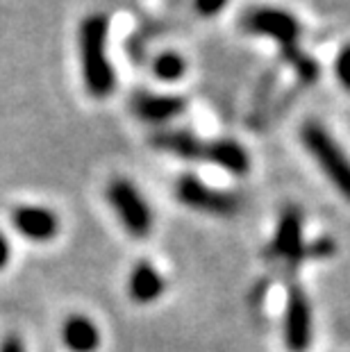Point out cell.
<instances>
[{"label":"cell","mask_w":350,"mask_h":352,"mask_svg":"<svg viewBox=\"0 0 350 352\" xmlns=\"http://www.w3.org/2000/svg\"><path fill=\"white\" fill-rule=\"evenodd\" d=\"M107 32L109 21L102 14H91L80 25V62L82 78L89 96L94 98H109L116 89V71L107 57Z\"/></svg>","instance_id":"obj_1"},{"label":"cell","mask_w":350,"mask_h":352,"mask_svg":"<svg viewBox=\"0 0 350 352\" xmlns=\"http://www.w3.org/2000/svg\"><path fill=\"white\" fill-rule=\"evenodd\" d=\"M300 139L305 151L318 164V168L330 179L334 189L350 202V157L344 153V148L316 121H307L303 125Z\"/></svg>","instance_id":"obj_2"},{"label":"cell","mask_w":350,"mask_h":352,"mask_svg":"<svg viewBox=\"0 0 350 352\" xmlns=\"http://www.w3.org/2000/svg\"><path fill=\"white\" fill-rule=\"evenodd\" d=\"M107 202L114 207L118 221L128 230L130 236L144 239L153 230V209L144 200L135 184L123 177L111 179L107 184Z\"/></svg>","instance_id":"obj_3"},{"label":"cell","mask_w":350,"mask_h":352,"mask_svg":"<svg viewBox=\"0 0 350 352\" xmlns=\"http://www.w3.org/2000/svg\"><path fill=\"white\" fill-rule=\"evenodd\" d=\"M175 196L182 205L196 209L200 214L219 216V219H232L241 209V200L230 191L214 189L196 175H180L175 182Z\"/></svg>","instance_id":"obj_4"},{"label":"cell","mask_w":350,"mask_h":352,"mask_svg":"<svg viewBox=\"0 0 350 352\" xmlns=\"http://www.w3.org/2000/svg\"><path fill=\"white\" fill-rule=\"evenodd\" d=\"M241 25L248 34L278 41L285 50L296 48L298 36H300L298 19L287 10H280V7H252V10L245 12Z\"/></svg>","instance_id":"obj_5"},{"label":"cell","mask_w":350,"mask_h":352,"mask_svg":"<svg viewBox=\"0 0 350 352\" xmlns=\"http://www.w3.org/2000/svg\"><path fill=\"white\" fill-rule=\"evenodd\" d=\"M314 325H311V305L305 291L294 284L289 289L287 311H285V341L292 352H305L309 348Z\"/></svg>","instance_id":"obj_6"},{"label":"cell","mask_w":350,"mask_h":352,"mask_svg":"<svg viewBox=\"0 0 350 352\" xmlns=\"http://www.w3.org/2000/svg\"><path fill=\"white\" fill-rule=\"evenodd\" d=\"M303 212L298 207H287L280 216L278 230L269 245V254L298 264L303 259Z\"/></svg>","instance_id":"obj_7"},{"label":"cell","mask_w":350,"mask_h":352,"mask_svg":"<svg viewBox=\"0 0 350 352\" xmlns=\"http://www.w3.org/2000/svg\"><path fill=\"white\" fill-rule=\"evenodd\" d=\"M132 111L146 123L162 125L173 121L187 109V100L173 94H151V91H139L132 96L130 100Z\"/></svg>","instance_id":"obj_8"},{"label":"cell","mask_w":350,"mask_h":352,"mask_svg":"<svg viewBox=\"0 0 350 352\" xmlns=\"http://www.w3.org/2000/svg\"><path fill=\"white\" fill-rule=\"evenodd\" d=\"M12 226L30 241H50L59 232V219L46 207L23 205L12 212Z\"/></svg>","instance_id":"obj_9"},{"label":"cell","mask_w":350,"mask_h":352,"mask_svg":"<svg viewBox=\"0 0 350 352\" xmlns=\"http://www.w3.org/2000/svg\"><path fill=\"white\" fill-rule=\"evenodd\" d=\"M151 144L157 148V151L182 157V160H187V162H205L207 141L198 139L196 134H191V132L164 130V132L155 134V137L151 139Z\"/></svg>","instance_id":"obj_10"},{"label":"cell","mask_w":350,"mask_h":352,"mask_svg":"<svg viewBox=\"0 0 350 352\" xmlns=\"http://www.w3.org/2000/svg\"><path fill=\"white\" fill-rule=\"evenodd\" d=\"M205 162L214 164L228 173L234 175H243L250 170V155L248 151L237 144L232 139H216V141H207L205 148Z\"/></svg>","instance_id":"obj_11"},{"label":"cell","mask_w":350,"mask_h":352,"mask_svg":"<svg viewBox=\"0 0 350 352\" xmlns=\"http://www.w3.org/2000/svg\"><path fill=\"white\" fill-rule=\"evenodd\" d=\"M62 341L71 352H96L100 348V329L91 318L73 314L62 325Z\"/></svg>","instance_id":"obj_12"},{"label":"cell","mask_w":350,"mask_h":352,"mask_svg":"<svg viewBox=\"0 0 350 352\" xmlns=\"http://www.w3.org/2000/svg\"><path fill=\"white\" fill-rule=\"evenodd\" d=\"M164 289H166V282L164 277L157 273V268L148 261H141L128 277V294L135 302L139 305H148V302H155L157 298H162Z\"/></svg>","instance_id":"obj_13"},{"label":"cell","mask_w":350,"mask_h":352,"mask_svg":"<svg viewBox=\"0 0 350 352\" xmlns=\"http://www.w3.org/2000/svg\"><path fill=\"white\" fill-rule=\"evenodd\" d=\"M153 73L162 82H175L187 73V62L177 52H162V55L155 57Z\"/></svg>","instance_id":"obj_14"},{"label":"cell","mask_w":350,"mask_h":352,"mask_svg":"<svg viewBox=\"0 0 350 352\" xmlns=\"http://www.w3.org/2000/svg\"><path fill=\"white\" fill-rule=\"evenodd\" d=\"M285 52V57L289 59V64L294 66L296 73H298V80L305 82V85H311V82H316L318 78V64L314 57L309 55H303L298 48H287L282 50Z\"/></svg>","instance_id":"obj_15"},{"label":"cell","mask_w":350,"mask_h":352,"mask_svg":"<svg viewBox=\"0 0 350 352\" xmlns=\"http://www.w3.org/2000/svg\"><path fill=\"white\" fill-rule=\"evenodd\" d=\"M334 76H337L339 85L350 94V43L341 46L337 59H334Z\"/></svg>","instance_id":"obj_16"},{"label":"cell","mask_w":350,"mask_h":352,"mask_svg":"<svg viewBox=\"0 0 350 352\" xmlns=\"http://www.w3.org/2000/svg\"><path fill=\"white\" fill-rule=\"evenodd\" d=\"M337 250V243H334V239L330 236H321L316 239V241H311L309 245H305L303 250V259L305 257H314V259H321V257H330Z\"/></svg>","instance_id":"obj_17"},{"label":"cell","mask_w":350,"mask_h":352,"mask_svg":"<svg viewBox=\"0 0 350 352\" xmlns=\"http://www.w3.org/2000/svg\"><path fill=\"white\" fill-rule=\"evenodd\" d=\"M230 0H193V7H196V12L200 16L205 19H212L216 14H221L223 10L228 7Z\"/></svg>","instance_id":"obj_18"},{"label":"cell","mask_w":350,"mask_h":352,"mask_svg":"<svg viewBox=\"0 0 350 352\" xmlns=\"http://www.w3.org/2000/svg\"><path fill=\"white\" fill-rule=\"evenodd\" d=\"M0 352H25V346L19 336H7V339L0 343Z\"/></svg>","instance_id":"obj_19"},{"label":"cell","mask_w":350,"mask_h":352,"mask_svg":"<svg viewBox=\"0 0 350 352\" xmlns=\"http://www.w3.org/2000/svg\"><path fill=\"white\" fill-rule=\"evenodd\" d=\"M10 257H12V248H10V241H7V236L0 232V271L10 264Z\"/></svg>","instance_id":"obj_20"}]
</instances>
